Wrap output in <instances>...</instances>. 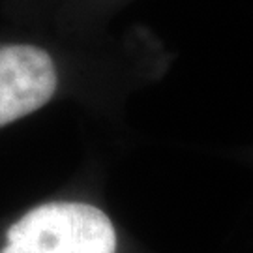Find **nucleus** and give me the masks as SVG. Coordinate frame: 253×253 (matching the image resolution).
<instances>
[{"instance_id":"1","label":"nucleus","mask_w":253,"mask_h":253,"mask_svg":"<svg viewBox=\"0 0 253 253\" xmlns=\"http://www.w3.org/2000/svg\"><path fill=\"white\" fill-rule=\"evenodd\" d=\"M117 233L100 208L47 203L9 227L2 253H115Z\"/></svg>"},{"instance_id":"2","label":"nucleus","mask_w":253,"mask_h":253,"mask_svg":"<svg viewBox=\"0 0 253 253\" xmlns=\"http://www.w3.org/2000/svg\"><path fill=\"white\" fill-rule=\"evenodd\" d=\"M58 86L51 54L30 43L0 47V127L43 107Z\"/></svg>"}]
</instances>
